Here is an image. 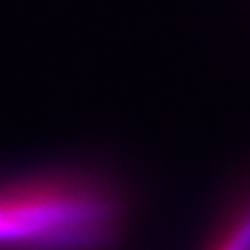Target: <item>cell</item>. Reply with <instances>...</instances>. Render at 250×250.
<instances>
[{"instance_id":"1","label":"cell","mask_w":250,"mask_h":250,"mask_svg":"<svg viewBox=\"0 0 250 250\" xmlns=\"http://www.w3.org/2000/svg\"><path fill=\"white\" fill-rule=\"evenodd\" d=\"M125 228V198L85 170L0 180V250H113Z\"/></svg>"},{"instance_id":"2","label":"cell","mask_w":250,"mask_h":250,"mask_svg":"<svg viewBox=\"0 0 250 250\" xmlns=\"http://www.w3.org/2000/svg\"><path fill=\"white\" fill-rule=\"evenodd\" d=\"M202 250H250V191L228 211Z\"/></svg>"}]
</instances>
